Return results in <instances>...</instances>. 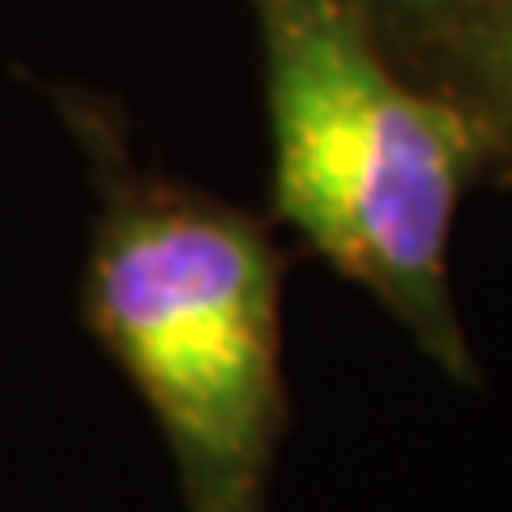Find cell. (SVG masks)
<instances>
[{
	"label": "cell",
	"mask_w": 512,
	"mask_h": 512,
	"mask_svg": "<svg viewBox=\"0 0 512 512\" xmlns=\"http://www.w3.org/2000/svg\"><path fill=\"white\" fill-rule=\"evenodd\" d=\"M350 5L376 30L393 64H402L414 77L461 30H470L483 18L495 0H350Z\"/></svg>",
	"instance_id": "277c9868"
},
{
	"label": "cell",
	"mask_w": 512,
	"mask_h": 512,
	"mask_svg": "<svg viewBox=\"0 0 512 512\" xmlns=\"http://www.w3.org/2000/svg\"><path fill=\"white\" fill-rule=\"evenodd\" d=\"M414 82L466 116L483 150L487 180L512 175V0H495L470 30L414 73Z\"/></svg>",
	"instance_id": "3957f363"
},
{
	"label": "cell",
	"mask_w": 512,
	"mask_h": 512,
	"mask_svg": "<svg viewBox=\"0 0 512 512\" xmlns=\"http://www.w3.org/2000/svg\"><path fill=\"white\" fill-rule=\"evenodd\" d=\"M265 60L269 210L363 286L448 380L478 384L448 239L487 163L466 116L393 64L350 0H248Z\"/></svg>",
	"instance_id": "7a4b0ae2"
},
{
	"label": "cell",
	"mask_w": 512,
	"mask_h": 512,
	"mask_svg": "<svg viewBox=\"0 0 512 512\" xmlns=\"http://www.w3.org/2000/svg\"><path fill=\"white\" fill-rule=\"evenodd\" d=\"M99 210L82 325L146 402L188 512H265L291 431L286 256L265 218L141 167L99 94L56 90Z\"/></svg>",
	"instance_id": "6da1fadb"
}]
</instances>
